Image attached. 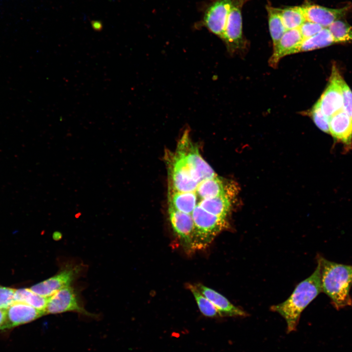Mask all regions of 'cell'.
Returning <instances> with one entry per match:
<instances>
[{
	"mask_svg": "<svg viewBox=\"0 0 352 352\" xmlns=\"http://www.w3.org/2000/svg\"><path fill=\"white\" fill-rule=\"evenodd\" d=\"M168 213L169 220L175 235L184 248L188 252H192L194 224L191 216L169 206Z\"/></svg>",
	"mask_w": 352,
	"mask_h": 352,
	"instance_id": "30bf717a",
	"label": "cell"
},
{
	"mask_svg": "<svg viewBox=\"0 0 352 352\" xmlns=\"http://www.w3.org/2000/svg\"><path fill=\"white\" fill-rule=\"evenodd\" d=\"M303 40L299 28L286 30L277 45L273 48L269 65L275 67L284 56L300 52Z\"/></svg>",
	"mask_w": 352,
	"mask_h": 352,
	"instance_id": "8fae6325",
	"label": "cell"
},
{
	"mask_svg": "<svg viewBox=\"0 0 352 352\" xmlns=\"http://www.w3.org/2000/svg\"><path fill=\"white\" fill-rule=\"evenodd\" d=\"M311 117L315 125L319 129L326 133H329V120L321 111L317 102L311 111Z\"/></svg>",
	"mask_w": 352,
	"mask_h": 352,
	"instance_id": "7402d4cb",
	"label": "cell"
},
{
	"mask_svg": "<svg viewBox=\"0 0 352 352\" xmlns=\"http://www.w3.org/2000/svg\"><path fill=\"white\" fill-rule=\"evenodd\" d=\"M322 292L319 264L314 272L300 282L289 298L284 302L271 307L286 320L287 332L296 330L300 315L308 304Z\"/></svg>",
	"mask_w": 352,
	"mask_h": 352,
	"instance_id": "6da1fadb",
	"label": "cell"
},
{
	"mask_svg": "<svg viewBox=\"0 0 352 352\" xmlns=\"http://www.w3.org/2000/svg\"><path fill=\"white\" fill-rule=\"evenodd\" d=\"M15 289L0 285V308L5 309L14 302Z\"/></svg>",
	"mask_w": 352,
	"mask_h": 352,
	"instance_id": "603a6c76",
	"label": "cell"
},
{
	"mask_svg": "<svg viewBox=\"0 0 352 352\" xmlns=\"http://www.w3.org/2000/svg\"><path fill=\"white\" fill-rule=\"evenodd\" d=\"M47 300L48 298L34 292L29 288L15 289V302L26 304L41 310L45 311Z\"/></svg>",
	"mask_w": 352,
	"mask_h": 352,
	"instance_id": "2e32d148",
	"label": "cell"
},
{
	"mask_svg": "<svg viewBox=\"0 0 352 352\" xmlns=\"http://www.w3.org/2000/svg\"><path fill=\"white\" fill-rule=\"evenodd\" d=\"M306 20L328 28L333 22L340 20L346 15L349 7L330 8L315 4L302 6Z\"/></svg>",
	"mask_w": 352,
	"mask_h": 352,
	"instance_id": "7c38bea8",
	"label": "cell"
},
{
	"mask_svg": "<svg viewBox=\"0 0 352 352\" xmlns=\"http://www.w3.org/2000/svg\"><path fill=\"white\" fill-rule=\"evenodd\" d=\"M334 43L333 37L328 28H323L313 36L303 40L300 51H311L326 47Z\"/></svg>",
	"mask_w": 352,
	"mask_h": 352,
	"instance_id": "d6986e66",
	"label": "cell"
},
{
	"mask_svg": "<svg viewBox=\"0 0 352 352\" xmlns=\"http://www.w3.org/2000/svg\"><path fill=\"white\" fill-rule=\"evenodd\" d=\"M79 271L80 268L78 265L66 266L57 274L29 288L34 292L48 298L61 289L70 286Z\"/></svg>",
	"mask_w": 352,
	"mask_h": 352,
	"instance_id": "52a82bcc",
	"label": "cell"
},
{
	"mask_svg": "<svg viewBox=\"0 0 352 352\" xmlns=\"http://www.w3.org/2000/svg\"><path fill=\"white\" fill-rule=\"evenodd\" d=\"M5 310L3 309L0 308V330H2V328L5 322Z\"/></svg>",
	"mask_w": 352,
	"mask_h": 352,
	"instance_id": "484cf974",
	"label": "cell"
},
{
	"mask_svg": "<svg viewBox=\"0 0 352 352\" xmlns=\"http://www.w3.org/2000/svg\"><path fill=\"white\" fill-rule=\"evenodd\" d=\"M5 310V320L2 330L31 322L46 314L44 311L17 302H14Z\"/></svg>",
	"mask_w": 352,
	"mask_h": 352,
	"instance_id": "9c48e42d",
	"label": "cell"
},
{
	"mask_svg": "<svg viewBox=\"0 0 352 352\" xmlns=\"http://www.w3.org/2000/svg\"><path fill=\"white\" fill-rule=\"evenodd\" d=\"M329 133L336 141L351 148L352 118L343 110L337 112L330 118Z\"/></svg>",
	"mask_w": 352,
	"mask_h": 352,
	"instance_id": "4fadbf2b",
	"label": "cell"
},
{
	"mask_svg": "<svg viewBox=\"0 0 352 352\" xmlns=\"http://www.w3.org/2000/svg\"><path fill=\"white\" fill-rule=\"evenodd\" d=\"M324 27L319 24L306 21L299 27L303 39L309 38L320 31Z\"/></svg>",
	"mask_w": 352,
	"mask_h": 352,
	"instance_id": "d4e9b609",
	"label": "cell"
},
{
	"mask_svg": "<svg viewBox=\"0 0 352 352\" xmlns=\"http://www.w3.org/2000/svg\"><path fill=\"white\" fill-rule=\"evenodd\" d=\"M193 220L192 250H202L209 245L216 236L227 227L226 219L212 215L200 207L191 214Z\"/></svg>",
	"mask_w": 352,
	"mask_h": 352,
	"instance_id": "3957f363",
	"label": "cell"
},
{
	"mask_svg": "<svg viewBox=\"0 0 352 352\" xmlns=\"http://www.w3.org/2000/svg\"><path fill=\"white\" fill-rule=\"evenodd\" d=\"M198 207L212 215L226 219L231 207L230 195L203 199Z\"/></svg>",
	"mask_w": 352,
	"mask_h": 352,
	"instance_id": "9a60e30c",
	"label": "cell"
},
{
	"mask_svg": "<svg viewBox=\"0 0 352 352\" xmlns=\"http://www.w3.org/2000/svg\"><path fill=\"white\" fill-rule=\"evenodd\" d=\"M187 287L192 293L198 308L203 315L211 318L220 316L216 307L198 290L195 285L188 284Z\"/></svg>",
	"mask_w": 352,
	"mask_h": 352,
	"instance_id": "ffe728a7",
	"label": "cell"
},
{
	"mask_svg": "<svg viewBox=\"0 0 352 352\" xmlns=\"http://www.w3.org/2000/svg\"><path fill=\"white\" fill-rule=\"evenodd\" d=\"M246 0H234L227 18L222 39L231 51L242 48L244 44L242 9Z\"/></svg>",
	"mask_w": 352,
	"mask_h": 352,
	"instance_id": "8992f818",
	"label": "cell"
},
{
	"mask_svg": "<svg viewBox=\"0 0 352 352\" xmlns=\"http://www.w3.org/2000/svg\"><path fill=\"white\" fill-rule=\"evenodd\" d=\"M266 9L268 13L269 28L274 48L277 45L286 29L282 20L280 9L267 6Z\"/></svg>",
	"mask_w": 352,
	"mask_h": 352,
	"instance_id": "ac0fdd59",
	"label": "cell"
},
{
	"mask_svg": "<svg viewBox=\"0 0 352 352\" xmlns=\"http://www.w3.org/2000/svg\"><path fill=\"white\" fill-rule=\"evenodd\" d=\"M234 0H216L206 9L203 25L222 39L227 18Z\"/></svg>",
	"mask_w": 352,
	"mask_h": 352,
	"instance_id": "ba28073f",
	"label": "cell"
},
{
	"mask_svg": "<svg viewBox=\"0 0 352 352\" xmlns=\"http://www.w3.org/2000/svg\"><path fill=\"white\" fill-rule=\"evenodd\" d=\"M328 28L334 43H352V26L346 22L338 20L333 22Z\"/></svg>",
	"mask_w": 352,
	"mask_h": 352,
	"instance_id": "44dd1931",
	"label": "cell"
},
{
	"mask_svg": "<svg viewBox=\"0 0 352 352\" xmlns=\"http://www.w3.org/2000/svg\"><path fill=\"white\" fill-rule=\"evenodd\" d=\"M198 290L216 307L220 316H246V312L234 306L224 296L201 284H196Z\"/></svg>",
	"mask_w": 352,
	"mask_h": 352,
	"instance_id": "5bb4252c",
	"label": "cell"
},
{
	"mask_svg": "<svg viewBox=\"0 0 352 352\" xmlns=\"http://www.w3.org/2000/svg\"><path fill=\"white\" fill-rule=\"evenodd\" d=\"M318 263L322 292L330 298L337 309L352 306L350 290L352 285V266L330 262L321 257L318 258Z\"/></svg>",
	"mask_w": 352,
	"mask_h": 352,
	"instance_id": "7a4b0ae2",
	"label": "cell"
},
{
	"mask_svg": "<svg viewBox=\"0 0 352 352\" xmlns=\"http://www.w3.org/2000/svg\"><path fill=\"white\" fill-rule=\"evenodd\" d=\"M343 79L335 66H333L328 87L318 101L324 114L330 118L343 110L341 83Z\"/></svg>",
	"mask_w": 352,
	"mask_h": 352,
	"instance_id": "277c9868",
	"label": "cell"
},
{
	"mask_svg": "<svg viewBox=\"0 0 352 352\" xmlns=\"http://www.w3.org/2000/svg\"><path fill=\"white\" fill-rule=\"evenodd\" d=\"M45 314H57L74 311L87 316H93L81 305L73 288L68 286L61 289L48 297Z\"/></svg>",
	"mask_w": 352,
	"mask_h": 352,
	"instance_id": "5b68a950",
	"label": "cell"
},
{
	"mask_svg": "<svg viewBox=\"0 0 352 352\" xmlns=\"http://www.w3.org/2000/svg\"><path fill=\"white\" fill-rule=\"evenodd\" d=\"M343 110L352 118V91L344 79L341 83Z\"/></svg>",
	"mask_w": 352,
	"mask_h": 352,
	"instance_id": "cb8c5ba5",
	"label": "cell"
},
{
	"mask_svg": "<svg viewBox=\"0 0 352 352\" xmlns=\"http://www.w3.org/2000/svg\"><path fill=\"white\" fill-rule=\"evenodd\" d=\"M280 14L286 30L299 28L307 21L302 6L280 9Z\"/></svg>",
	"mask_w": 352,
	"mask_h": 352,
	"instance_id": "e0dca14e",
	"label": "cell"
}]
</instances>
